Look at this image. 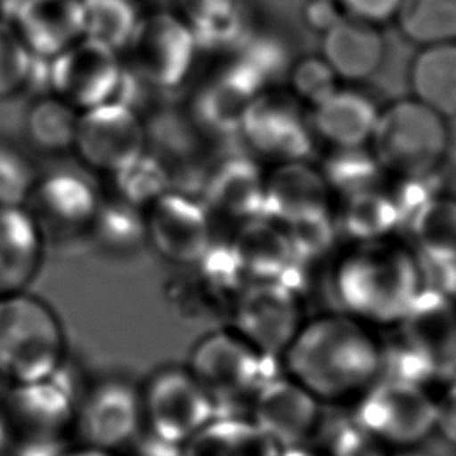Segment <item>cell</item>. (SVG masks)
<instances>
[{"label": "cell", "instance_id": "cell-3", "mask_svg": "<svg viewBox=\"0 0 456 456\" xmlns=\"http://www.w3.org/2000/svg\"><path fill=\"white\" fill-rule=\"evenodd\" d=\"M61 319L27 290L0 297V381L23 385L43 379L66 363Z\"/></svg>", "mask_w": 456, "mask_h": 456}, {"label": "cell", "instance_id": "cell-6", "mask_svg": "<svg viewBox=\"0 0 456 456\" xmlns=\"http://www.w3.org/2000/svg\"><path fill=\"white\" fill-rule=\"evenodd\" d=\"M273 363L274 358L256 351L228 326L201 337L191 349L187 367L221 408L249 403L274 376Z\"/></svg>", "mask_w": 456, "mask_h": 456}, {"label": "cell", "instance_id": "cell-9", "mask_svg": "<svg viewBox=\"0 0 456 456\" xmlns=\"http://www.w3.org/2000/svg\"><path fill=\"white\" fill-rule=\"evenodd\" d=\"M144 431L183 445L219 408L189 367L166 365L157 369L141 387Z\"/></svg>", "mask_w": 456, "mask_h": 456}, {"label": "cell", "instance_id": "cell-22", "mask_svg": "<svg viewBox=\"0 0 456 456\" xmlns=\"http://www.w3.org/2000/svg\"><path fill=\"white\" fill-rule=\"evenodd\" d=\"M401 346L429 362L436 372L456 356V303L424 287L397 324Z\"/></svg>", "mask_w": 456, "mask_h": 456}, {"label": "cell", "instance_id": "cell-28", "mask_svg": "<svg viewBox=\"0 0 456 456\" xmlns=\"http://www.w3.org/2000/svg\"><path fill=\"white\" fill-rule=\"evenodd\" d=\"M78 114L52 91L32 94L23 114L25 144L45 157L71 155Z\"/></svg>", "mask_w": 456, "mask_h": 456}, {"label": "cell", "instance_id": "cell-10", "mask_svg": "<svg viewBox=\"0 0 456 456\" xmlns=\"http://www.w3.org/2000/svg\"><path fill=\"white\" fill-rule=\"evenodd\" d=\"M146 150V123L134 107L112 100L78 114L71 155L89 173L107 178Z\"/></svg>", "mask_w": 456, "mask_h": 456}, {"label": "cell", "instance_id": "cell-26", "mask_svg": "<svg viewBox=\"0 0 456 456\" xmlns=\"http://www.w3.org/2000/svg\"><path fill=\"white\" fill-rule=\"evenodd\" d=\"M410 96L445 119L456 118V41L419 46L408 66Z\"/></svg>", "mask_w": 456, "mask_h": 456}, {"label": "cell", "instance_id": "cell-31", "mask_svg": "<svg viewBox=\"0 0 456 456\" xmlns=\"http://www.w3.org/2000/svg\"><path fill=\"white\" fill-rule=\"evenodd\" d=\"M84 37L123 53L146 9L141 0H82Z\"/></svg>", "mask_w": 456, "mask_h": 456}, {"label": "cell", "instance_id": "cell-38", "mask_svg": "<svg viewBox=\"0 0 456 456\" xmlns=\"http://www.w3.org/2000/svg\"><path fill=\"white\" fill-rule=\"evenodd\" d=\"M326 456H388L387 445L354 420L338 426L328 444Z\"/></svg>", "mask_w": 456, "mask_h": 456}, {"label": "cell", "instance_id": "cell-11", "mask_svg": "<svg viewBox=\"0 0 456 456\" xmlns=\"http://www.w3.org/2000/svg\"><path fill=\"white\" fill-rule=\"evenodd\" d=\"M93 176L80 164L41 171L23 207L32 214L46 240L89 237L103 200Z\"/></svg>", "mask_w": 456, "mask_h": 456}, {"label": "cell", "instance_id": "cell-33", "mask_svg": "<svg viewBox=\"0 0 456 456\" xmlns=\"http://www.w3.org/2000/svg\"><path fill=\"white\" fill-rule=\"evenodd\" d=\"M107 180L110 183V196L139 210H146L155 200L175 187L167 166L150 150L107 176Z\"/></svg>", "mask_w": 456, "mask_h": 456}, {"label": "cell", "instance_id": "cell-39", "mask_svg": "<svg viewBox=\"0 0 456 456\" xmlns=\"http://www.w3.org/2000/svg\"><path fill=\"white\" fill-rule=\"evenodd\" d=\"M344 16L383 27L394 23L403 0H337Z\"/></svg>", "mask_w": 456, "mask_h": 456}, {"label": "cell", "instance_id": "cell-25", "mask_svg": "<svg viewBox=\"0 0 456 456\" xmlns=\"http://www.w3.org/2000/svg\"><path fill=\"white\" fill-rule=\"evenodd\" d=\"M173 9L203 53L230 52L253 27L248 0H176Z\"/></svg>", "mask_w": 456, "mask_h": 456}, {"label": "cell", "instance_id": "cell-37", "mask_svg": "<svg viewBox=\"0 0 456 456\" xmlns=\"http://www.w3.org/2000/svg\"><path fill=\"white\" fill-rule=\"evenodd\" d=\"M340 84L342 82L319 53L299 57L289 68V93L306 109L319 103Z\"/></svg>", "mask_w": 456, "mask_h": 456}, {"label": "cell", "instance_id": "cell-14", "mask_svg": "<svg viewBox=\"0 0 456 456\" xmlns=\"http://www.w3.org/2000/svg\"><path fill=\"white\" fill-rule=\"evenodd\" d=\"M146 244L164 260L192 267L216 242V223L201 200L171 187L144 210Z\"/></svg>", "mask_w": 456, "mask_h": 456}, {"label": "cell", "instance_id": "cell-13", "mask_svg": "<svg viewBox=\"0 0 456 456\" xmlns=\"http://www.w3.org/2000/svg\"><path fill=\"white\" fill-rule=\"evenodd\" d=\"M289 91L264 89L248 103L237 135L251 157L274 164L297 162L314 137L310 118Z\"/></svg>", "mask_w": 456, "mask_h": 456}, {"label": "cell", "instance_id": "cell-46", "mask_svg": "<svg viewBox=\"0 0 456 456\" xmlns=\"http://www.w3.org/2000/svg\"><path fill=\"white\" fill-rule=\"evenodd\" d=\"M0 18H4V7H2V0H0Z\"/></svg>", "mask_w": 456, "mask_h": 456}, {"label": "cell", "instance_id": "cell-29", "mask_svg": "<svg viewBox=\"0 0 456 456\" xmlns=\"http://www.w3.org/2000/svg\"><path fill=\"white\" fill-rule=\"evenodd\" d=\"M228 242L249 281L280 280L281 273L287 269L290 253L287 240L258 217L237 224Z\"/></svg>", "mask_w": 456, "mask_h": 456}, {"label": "cell", "instance_id": "cell-42", "mask_svg": "<svg viewBox=\"0 0 456 456\" xmlns=\"http://www.w3.org/2000/svg\"><path fill=\"white\" fill-rule=\"evenodd\" d=\"M59 456H119V452H110V451L73 444V445H68Z\"/></svg>", "mask_w": 456, "mask_h": 456}, {"label": "cell", "instance_id": "cell-21", "mask_svg": "<svg viewBox=\"0 0 456 456\" xmlns=\"http://www.w3.org/2000/svg\"><path fill=\"white\" fill-rule=\"evenodd\" d=\"M381 107L360 84H340L310 107L312 134L331 150L369 148Z\"/></svg>", "mask_w": 456, "mask_h": 456}, {"label": "cell", "instance_id": "cell-1", "mask_svg": "<svg viewBox=\"0 0 456 456\" xmlns=\"http://www.w3.org/2000/svg\"><path fill=\"white\" fill-rule=\"evenodd\" d=\"M280 360L321 403H338L358 399L381 378L385 349L369 324L338 310L303 321Z\"/></svg>", "mask_w": 456, "mask_h": 456}, {"label": "cell", "instance_id": "cell-15", "mask_svg": "<svg viewBox=\"0 0 456 456\" xmlns=\"http://www.w3.org/2000/svg\"><path fill=\"white\" fill-rule=\"evenodd\" d=\"M301 322L296 290L280 280L248 281L230 303V328L269 358L281 356Z\"/></svg>", "mask_w": 456, "mask_h": 456}, {"label": "cell", "instance_id": "cell-20", "mask_svg": "<svg viewBox=\"0 0 456 456\" xmlns=\"http://www.w3.org/2000/svg\"><path fill=\"white\" fill-rule=\"evenodd\" d=\"M4 18L41 59H52L84 37L82 0H5Z\"/></svg>", "mask_w": 456, "mask_h": 456}, {"label": "cell", "instance_id": "cell-18", "mask_svg": "<svg viewBox=\"0 0 456 456\" xmlns=\"http://www.w3.org/2000/svg\"><path fill=\"white\" fill-rule=\"evenodd\" d=\"M264 182L253 159L246 155H216L207 160L194 194L214 223L240 224L256 217L264 203Z\"/></svg>", "mask_w": 456, "mask_h": 456}, {"label": "cell", "instance_id": "cell-12", "mask_svg": "<svg viewBox=\"0 0 456 456\" xmlns=\"http://www.w3.org/2000/svg\"><path fill=\"white\" fill-rule=\"evenodd\" d=\"M141 387L107 376L82 390L73 422L78 445L121 452L142 433Z\"/></svg>", "mask_w": 456, "mask_h": 456}, {"label": "cell", "instance_id": "cell-5", "mask_svg": "<svg viewBox=\"0 0 456 456\" xmlns=\"http://www.w3.org/2000/svg\"><path fill=\"white\" fill-rule=\"evenodd\" d=\"M201 48L175 9L146 11L123 50L125 68L151 93L173 94L196 75Z\"/></svg>", "mask_w": 456, "mask_h": 456}, {"label": "cell", "instance_id": "cell-7", "mask_svg": "<svg viewBox=\"0 0 456 456\" xmlns=\"http://www.w3.org/2000/svg\"><path fill=\"white\" fill-rule=\"evenodd\" d=\"M354 422L387 447H415L436 429V399L426 385L381 376L358 397Z\"/></svg>", "mask_w": 456, "mask_h": 456}, {"label": "cell", "instance_id": "cell-40", "mask_svg": "<svg viewBox=\"0 0 456 456\" xmlns=\"http://www.w3.org/2000/svg\"><path fill=\"white\" fill-rule=\"evenodd\" d=\"M344 16L337 0H305L301 7V20L306 28L324 34Z\"/></svg>", "mask_w": 456, "mask_h": 456}, {"label": "cell", "instance_id": "cell-43", "mask_svg": "<svg viewBox=\"0 0 456 456\" xmlns=\"http://www.w3.org/2000/svg\"><path fill=\"white\" fill-rule=\"evenodd\" d=\"M12 440H14V436H12V431L9 428V422H7L5 415L0 410V456H7L9 454Z\"/></svg>", "mask_w": 456, "mask_h": 456}, {"label": "cell", "instance_id": "cell-2", "mask_svg": "<svg viewBox=\"0 0 456 456\" xmlns=\"http://www.w3.org/2000/svg\"><path fill=\"white\" fill-rule=\"evenodd\" d=\"M420 260L392 244H365L346 255L331 289L340 312L372 326H397L424 290Z\"/></svg>", "mask_w": 456, "mask_h": 456}, {"label": "cell", "instance_id": "cell-35", "mask_svg": "<svg viewBox=\"0 0 456 456\" xmlns=\"http://www.w3.org/2000/svg\"><path fill=\"white\" fill-rule=\"evenodd\" d=\"M36 55L27 48L14 27L0 18V102L28 91Z\"/></svg>", "mask_w": 456, "mask_h": 456}, {"label": "cell", "instance_id": "cell-19", "mask_svg": "<svg viewBox=\"0 0 456 456\" xmlns=\"http://www.w3.org/2000/svg\"><path fill=\"white\" fill-rule=\"evenodd\" d=\"M249 406V419L280 449L305 445L321 420V401L287 374L265 381Z\"/></svg>", "mask_w": 456, "mask_h": 456}, {"label": "cell", "instance_id": "cell-16", "mask_svg": "<svg viewBox=\"0 0 456 456\" xmlns=\"http://www.w3.org/2000/svg\"><path fill=\"white\" fill-rule=\"evenodd\" d=\"M123 78L121 53L89 37L48 59V91L78 112L116 100Z\"/></svg>", "mask_w": 456, "mask_h": 456}, {"label": "cell", "instance_id": "cell-41", "mask_svg": "<svg viewBox=\"0 0 456 456\" xmlns=\"http://www.w3.org/2000/svg\"><path fill=\"white\" fill-rule=\"evenodd\" d=\"M436 431L456 445V381L449 383L445 394L436 399Z\"/></svg>", "mask_w": 456, "mask_h": 456}, {"label": "cell", "instance_id": "cell-23", "mask_svg": "<svg viewBox=\"0 0 456 456\" xmlns=\"http://www.w3.org/2000/svg\"><path fill=\"white\" fill-rule=\"evenodd\" d=\"M319 55L342 84H363L381 69L387 39L381 27L342 16L321 34Z\"/></svg>", "mask_w": 456, "mask_h": 456}, {"label": "cell", "instance_id": "cell-44", "mask_svg": "<svg viewBox=\"0 0 456 456\" xmlns=\"http://www.w3.org/2000/svg\"><path fill=\"white\" fill-rule=\"evenodd\" d=\"M278 456H326L324 452H317V451H312L305 445H294V447H283L280 449Z\"/></svg>", "mask_w": 456, "mask_h": 456}, {"label": "cell", "instance_id": "cell-17", "mask_svg": "<svg viewBox=\"0 0 456 456\" xmlns=\"http://www.w3.org/2000/svg\"><path fill=\"white\" fill-rule=\"evenodd\" d=\"M256 93L260 91L223 55L210 71L191 80L183 107L208 141L223 139L237 135L242 114Z\"/></svg>", "mask_w": 456, "mask_h": 456}, {"label": "cell", "instance_id": "cell-45", "mask_svg": "<svg viewBox=\"0 0 456 456\" xmlns=\"http://www.w3.org/2000/svg\"><path fill=\"white\" fill-rule=\"evenodd\" d=\"M388 456H429L419 449H413V447H406V449H399L395 454H388Z\"/></svg>", "mask_w": 456, "mask_h": 456}, {"label": "cell", "instance_id": "cell-27", "mask_svg": "<svg viewBox=\"0 0 456 456\" xmlns=\"http://www.w3.org/2000/svg\"><path fill=\"white\" fill-rule=\"evenodd\" d=\"M280 447L251 420L217 413L182 449V456H278Z\"/></svg>", "mask_w": 456, "mask_h": 456}, {"label": "cell", "instance_id": "cell-34", "mask_svg": "<svg viewBox=\"0 0 456 456\" xmlns=\"http://www.w3.org/2000/svg\"><path fill=\"white\" fill-rule=\"evenodd\" d=\"M413 235L422 258H456V198L428 201L413 223Z\"/></svg>", "mask_w": 456, "mask_h": 456}, {"label": "cell", "instance_id": "cell-36", "mask_svg": "<svg viewBox=\"0 0 456 456\" xmlns=\"http://www.w3.org/2000/svg\"><path fill=\"white\" fill-rule=\"evenodd\" d=\"M41 171L12 141L0 139V203L23 205Z\"/></svg>", "mask_w": 456, "mask_h": 456}, {"label": "cell", "instance_id": "cell-24", "mask_svg": "<svg viewBox=\"0 0 456 456\" xmlns=\"http://www.w3.org/2000/svg\"><path fill=\"white\" fill-rule=\"evenodd\" d=\"M46 237L23 205L0 203V297L23 292L39 273Z\"/></svg>", "mask_w": 456, "mask_h": 456}, {"label": "cell", "instance_id": "cell-30", "mask_svg": "<svg viewBox=\"0 0 456 456\" xmlns=\"http://www.w3.org/2000/svg\"><path fill=\"white\" fill-rule=\"evenodd\" d=\"M87 239L112 255L134 253L137 248L146 244L144 210H139L110 194H103Z\"/></svg>", "mask_w": 456, "mask_h": 456}, {"label": "cell", "instance_id": "cell-32", "mask_svg": "<svg viewBox=\"0 0 456 456\" xmlns=\"http://www.w3.org/2000/svg\"><path fill=\"white\" fill-rule=\"evenodd\" d=\"M394 23L417 46L456 41V0H403Z\"/></svg>", "mask_w": 456, "mask_h": 456}, {"label": "cell", "instance_id": "cell-4", "mask_svg": "<svg viewBox=\"0 0 456 456\" xmlns=\"http://www.w3.org/2000/svg\"><path fill=\"white\" fill-rule=\"evenodd\" d=\"M449 146V119L406 96L381 107L369 150L381 169L420 178L444 162Z\"/></svg>", "mask_w": 456, "mask_h": 456}, {"label": "cell", "instance_id": "cell-8", "mask_svg": "<svg viewBox=\"0 0 456 456\" xmlns=\"http://www.w3.org/2000/svg\"><path fill=\"white\" fill-rule=\"evenodd\" d=\"M82 390L71 367L64 363L43 379L11 385L0 399V410L14 440L68 444L66 435L73 433Z\"/></svg>", "mask_w": 456, "mask_h": 456}]
</instances>
